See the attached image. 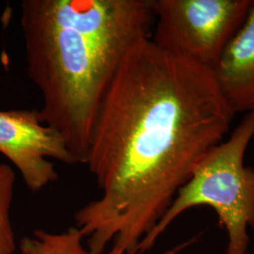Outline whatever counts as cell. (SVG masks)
I'll return each instance as SVG.
<instances>
[{"label": "cell", "instance_id": "6", "mask_svg": "<svg viewBox=\"0 0 254 254\" xmlns=\"http://www.w3.org/2000/svg\"><path fill=\"white\" fill-rule=\"evenodd\" d=\"M212 71L235 113L254 110V3Z\"/></svg>", "mask_w": 254, "mask_h": 254}, {"label": "cell", "instance_id": "8", "mask_svg": "<svg viewBox=\"0 0 254 254\" xmlns=\"http://www.w3.org/2000/svg\"><path fill=\"white\" fill-rule=\"evenodd\" d=\"M14 182L13 170L7 164H0V254H13L16 248L9 218Z\"/></svg>", "mask_w": 254, "mask_h": 254}, {"label": "cell", "instance_id": "4", "mask_svg": "<svg viewBox=\"0 0 254 254\" xmlns=\"http://www.w3.org/2000/svg\"><path fill=\"white\" fill-rule=\"evenodd\" d=\"M254 0H153L152 41L165 51L213 70L244 23Z\"/></svg>", "mask_w": 254, "mask_h": 254}, {"label": "cell", "instance_id": "3", "mask_svg": "<svg viewBox=\"0 0 254 254\" xmlns=\"http://www.w3.org/2000/svg\"><path fill=\"white\" fill-rule=\"evenodd\" d=\"M254 136V110L246 113L232 136L215 146L196 165L170 208L138 246L137 254L153 248L164 232L193 207L206 205L227 232L226 254H248L249 229H254V169L244 158Z\"/></svg>", "mask_w": 254, "mask_h": 254}, {"label": "cell", "instance_id": "1", "mask_svg": "<svg viewBox=\"0 0 254 254\" xmlns=\"http://www.w3.org/2000/svg\"><path fill=\"white\" fill-rule=\"evenodd\" d=\"M235 115L211 69L151 38L137 43L103 99L84 162L102 192L74 215L89 254L109 244L137 254Z\"/></svg>", "mask_w": 254, "mask_h": 254}, {"label": "cell", "instance_id": "2", "mask_svg": "<svg viewBox=\"0 0 254 254\" xmlns=\"http://www.w3.org/2000/svg\"><path fill=\"white\" fill-rule=\"evenodd\" d=\"M21 10L42 121L84 164L111 82L128 52L150 38L153 0H23Z\"/></svg>", "mask_w": 254, "mask_h": 254}, {"label": "cell", "instance_id": "5", "mask_svg": "<svg viewBox=\"0 0 254 254\" xmlns=\"http://www.w3.org/2000/svg\"><path fill=\"white\" fill-rule=\"evenodd\" d=\"M0 153L17 168L32 192L58 179L49 159L78 163L64 137L46 126L36 109L0 110Z\"/></svg>", "mask_w": 254, "mask_h": 254}, {"label": "cell", "instance_id": "9", "mask_svg": "<svg viewBox=\"0 0 254 254\" xmlns=\"http://www.w3.org/2000/svg\"><path fill=\"white\" fill-rule=\"evenodd\" d=\"M191 241L190 242H187V243H185V244H183V245L178 246V247H176V248H174L173 250H171V251H169V252H167V253H165L163 254H178V253L183 250L186 245H188V244H190ZM124 254L123 253H121V252H119L117 250H114V249H111L110 251H109V254Z\"/></svg>", "mask_w": 254, "mask_h": 254}, {"label": "cell", "instance_id": "7", "mask_svg": "<svg viewBox=\"0 0 254 254\" xmlns=\"http://www.w3.org/2000/svg\"><path fill=\"white\" fill-rule=\"evenodd\" d=\"M83 237L75 227L63 234L37 230L33 238L25 237L21 240L20 250L23 254H89L82 244Z\"/></svg>", "mask_w": 254, "mask_h": 254}]
</instances>
